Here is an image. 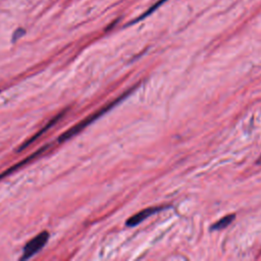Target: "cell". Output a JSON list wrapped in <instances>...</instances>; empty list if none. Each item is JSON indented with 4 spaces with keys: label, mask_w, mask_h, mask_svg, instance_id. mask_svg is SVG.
Listing matches in <instances>:
<instances>
[{
    "label": "cell",
    "mask_w": 261,
    "mask_h": 261,
    "mask_svg": "<svg viewBox=\"0 0 261 261\" xmlns=\"http://www.w3.org/2000/svg\"><path fill=\"white\" fill-rule=\"evenodd\" d=\"M129 92H125L123 95H121L120 97H118L117 99H115L114 101L110 102L109 104L105 105L104 107H102L101 109H99L98 111L94 112L93 114H90L88 117H86L85 119H83L82 121H80L79 123H76L75 125H73L72 127H70L69 129H67L65 133H63L59 138H58V141L59 142H64L68 139H70L71 137L75 136L77 133H80L82 129H84L86 126H88L90 123H92L93 121H95L97 118H99L100 116H102L105 112H107L109 109H111L114 105H116L118 102H120L125 96L128 95Z\"/></svg>",
    "instance_id": "6da1fadb"
},
{
    "label": "cell",
    "mask_w": 261,
    "mask_h": 261,
    "mask_svg": "<svg viewBox=\"0 0 261 261\" xmlns=\"http://www.w3.org/2000/svg\"><path fill=\"white\" fill-rule=\"evenodd\" d=\"M48 239H49V233L47 231H42L39 234H37L34 239H32L30 242L27 243V245L23 248L22 256L20 259L21 260L28 259L33 255H35L38 251H40L45 246Z\"/></svg>",
    "instance_id": "7a4b0ae2"
},
{
    "label": "cell",
    "mask_w": 261,
    "mask_h": 261,
    "mask_svg": "<svg viewBox=\"0 0 261 261\" xmlns=\"http://www.w3.org/2000/svg\"><path fill=\"white\" fill-rule=\"evenodd\" d=\"M165 208H166L165 206H162V207L156 206V207H149V208H146V209L140 211L139 213L135 214V215L132 216L130 218H128V220L126 221V225H127V226H135V225L139 224L141 221H143L144 219H146L147 217H149V216H151L152 214H155L156 212L161 211L162 209H165Z\"/></svg>",
    "instance_id": "3957f363"
},
{
    "label": "cell",
    "mask_w": 261,
    "mask_h": 261,
    "mask_svg": "<svg viewBox=\"0 0 261 261\" xmlns=\"http://www.w3.org/2000/svg\"><path fill=\"white\" fill-rule=\"evenodd\" d=\"M49 147V145H45V146H43L42 148H40V149H38L36 152H34L33 154H31L29 157H25L23 160H21V161H19L17 164H15V165H13V166H11L9 169H7V170H5L3 173H1L0 174V178H2V177H4V176H6L7 174H9V173H11V172H13L14 170H16V169H18L19 167H21L22 165H24L25 163H29V162H31L32 160H34L37 156H39L40 154H42L47 148Z\"/></svg>",
    "instance_id": "277c9868"
},
{
    "label": "cell",
    "mask_w": 261,
    "mask_h": 261,
    "mask_svg": "<svg viewBox=\"0 0 261 261\" xmlns=\"http://www.w3.org/2000/svg\"><path fill=\"white\" fill-rule=\"evenodd\" d=\"M63 114H64V111L63 112H61V113H59L58 115H56L54 118H52L50 121H49V123H47L42 129H40V132H38L34 137H32L30 140H28L25 143H23L21 146H20V148L18 149V151H20V150H22V149H24V148H27L30 144H32L34 141H36L40 136H42L43 134H45L49 128H51L62 116H63Z\"/></svg>",
    "instance_id": "5b68a950"
},
{
    "label": "cell",
    "mask_w": 261,
    "mask_h": 261,
    "mask_svg": "<svg viewBox=\"0 0 261 261\" xmlns=\"http://www.w3.org/2000/svg\"><path fill=\"white\" fill-rule=\"evenodd\" d=\"M234 217H236L234 214H228V215L222 217L221 219H219L216 223H214L211 228L212 229H222V228L226 227L227 225H229L232 222V220L234 219Z\"/></svg>",
    "instance_id": "8992f818"
},
{
    "label": "cell",
    "mask_w": 261,
    "mask_h": 261,
    "mask_svg": "<svg viewBox=\"0 0 261 261\" xmlns=\"http://www.w3.org/2000/svg\"><path fill=\"white\" fill-rule=\"evenodd\" d=\"M166 1H167V0H159V1H157V2H156L155 4H153V5H152V6H151V7H150V8H149V9H148V10H147L145 13H143V14H142L140 17H138V18L136 19V21L142 20L143 18L147 17L149 14H151L152 12H154V11H155V10H156V9H157L159 6H161L162 4H164Z\"/></svg>",
    "instance_id": "52a82bcc"
},
{
    "label": "cell",
    "mask_w": 261,
    "mask_h": 261,
    "mask_svg": "<svg viewBox=\"0 0 261 261\" xmlns=\"http://www.w3.org/2000/svg\"><path fill=\"white\" fill-rule=\"evenodd\" d=\"M23 34H24V31H23V30H21V29L17 30V31L14 33V35H13V41H15V39H18L19 36H21V35H23Z\"/></svg>",
    "instance_id": "ba28073f"
},
{
    "label": "cell",
    "mask_w": 261,
    "mask_h": 261,
    "mask_svg": "<svg viewBox=\"0 0 261 261\" xmlns=\"http://www.w3.org/2000/svg\"><path fill=\"white\" fill-rule=\"evenodd\" d=\"M256 163H257V164H261V155H260V156H259V158L257 159Z\"/></svg>",
    "instance_id": "9c48e42d"
}]
</instances>
